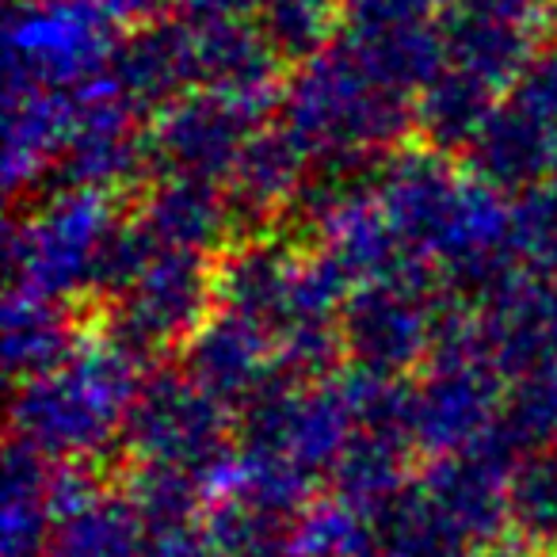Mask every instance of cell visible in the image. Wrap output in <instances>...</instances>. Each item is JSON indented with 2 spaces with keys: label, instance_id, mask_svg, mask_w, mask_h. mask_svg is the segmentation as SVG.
Here are the masks:
<instances>
[{
  "label": "cell",
  "instance_id": "21",
  "mask_svg": "<svg viewBox=\"0 0 557 557\" xmlns=\"http://www.w3.org/2000/svg\"><path fill=\"white\" fill-rule=\"evenodd\" d=\"M511 252L523 271L557 287V184L531 187L511 207Z\"/></svg>",
  "mask_w": 557,
  "mask_h": 557
},
{
  "label": "cell",
  "instance_id": "5",
  "mask_svg": "<svg viewBox=\"0 0 557 557\" xmlns=\"http://www.w3.org/2000/svg\"><path fill=\"white\" fill-rule=\"evenodd\" d=\"M115 24L103 0H32L9 24V85L81 92L108 77Z\"/></svg>",
  "mask_w": 557,
  "mask_h": 557
},
{
  "label": "cell",
  "instance_id": "3",
  "mask_svg": "<svg viewBox=\"0 0 557 557\" xmlns=\"http://www.w3.org/2000/svg\"><path fill=\"white\" fill-rule=\"evenodd\" d=\"M123 447L138 466L191 478L207 488L210 500L230 488L237 470L225 405L176 371H161L141 382L123 428Z\"/></svg>",
  "mask_w": 557,
  "mask_h": 557
},
{
  "label": "cell",
  "instance_id": "4",
  "mask_svg": "<svg viewBox=\"0 0 557 557\" xmlns=\"http://www.w3.org/2000/svg\"><path fill=\"white\" fill-rule=\"evenodd\" d=\"M123 222L115 218L108 191L70 187L47 207L27 214L9 233L12 290L65 302L81 290H100L103 260Z\"/></svg>",
  "mask_w": 557,
  "mask_h": 557
},
{
  "label": "cell",
  "instance_id": "13",
  "mask_svg": "<svg viewBox=\"0 0 557 557\" xmlns=\"http://www.w3.org/2000/svg\"><path fill=\"white\" fill-rule=\"evenodd\" d=\"M54 466L35 450L12 443L4 470V557H42L58 527L54 511Z\"/></svg>",
  "mask_w": 557,
  "mask_h": 557
},
{
  "label": "cell",
  "instance_id": "11",
  "mask_svg": "<svg viewBox=\"0 0 557 557\" xmlns=\"http://www.w3.org/2000/svg\"><path fill=\"white\" fill-rule=\"evenodd\" d=\"M108 81L134 111H153L184 100L187 85H199L195 77L191 35L184 20H164V24L138 27L134 35L119 39L111 54Z\"/></svg>",
  "mask_w": 557,
  "mask_h": 557
},
{
  "label": "cell",
  "instance_id": "18",
  "mask_svg": "<svg viewBox=\"0 0 557 557\" xmlns=\"http://www.w3.org/2000/svg\"><path fill=\"white\" fill-rule=\"evenodd\" d=\"M508 531L531 557L557 554V443L527 450L508 478Z\"/></svg>",
  "mask_w": 557,
  "mask_h": 557
},
{
  "label": "cell",
  "instance_id": "9",
  "mask_svg": "<svg viewBox=\"0 0 557 557\" xmlns=\"http://www.w3.org/2000/svg\"><path fill=\"white\" fill-rule=\"evenodd\" d=\"M478 321L481 348L516 382L557 371V287L531 271H511L485 298Z\"/></svg>",
  "mask_w": 557,
  "mask_h": 557
},
{
  "label": "cell",
  "instance_id": "12",
  "mask_svg": "<svg viewBox=\"0 0 557 557\" xmlns=\"http://www.w3.org/2000/svg\"><path fill=\"white\" fill-rule=\"evenodd\" d=\"M138 225L161 248H184V252L210 256L218 248V240L233 230V210L230 199L218 195L210 184H202V180L169 176L146 199Z\"/></svg>",
  "mask_w": 557,
  "mask_h": 557
},
{
  "label": "cell",
  "instance_id": "23",
  "mask_svg": "<svg viewBox=\"0 0 557 557\" xmlns=\"http://www.w3.org/2000/svg\"><path fill=\"white\" fill-rule=\"evenodd\" d=\"M108 12L115 20H131L138 27H149V24H164L169 12L184 9V0H103Z\"/></svg>",
  "mask_w": 557,
  "mask_h": 557
},
{
  "label": "cell",
  "instance_id": "25",
  "mask_svg": "<svg viewBox=\"0 0 557 557\" xmlns=\"http://www.w3.org/2000/svg\"><path fill=\"white\" fill-rule=\"evenodd\" d=\"M485 557H531V554H523V549H488Z\"/></svg>",
  "mask_w": 557,
  "mask_h": 557
},
{
  "label": "cell",
  "instance_id": "7",
  "mask_svg": "<svg viewBox=\"0 0 557 557\" xmlns=\"http://www.w3.org/2000/svg\"><path fill=\"white\" fill-rule=\"evenodd\" d=\"M447 306L432 295V271L359 287L344 306V351L359 371L397 379V371L432 356L443 333Z\"/></svg>",
  "mask_w": 557,
  "mask_h": 557
},
{
  "label": "cell",
  "instance_id": "16",
  "mask_svg": "<svg viewBox=\"0 0 557 557\" xmlns=\"http://www.w3.org/2000/svg\"><path fill=\"white\" fill-rule=\"evenodd\" d=\"M141 519L126 493L96 488L58 519L42 557H138Z\"/></svg>",
  "mask_w": 557,
  "mask_h": 557
},
{
  "label": "cell",
  "instance_id": "14",
  "mask_svg": "<svg viewBox=\"0 0 557 557\" xmlns=\"http://www.w3.org/2000/svg\"><path fill=\"white\" fill-rule=\"evenodd\" d=\"M306 157L287 134L260 131L252 146L240 153L237 169L230 172V210L233 225L252 218V222H268L283 202L298 199V184H302Z\"/></svg>",
  "mask_w": 557,
  "mask_h": 557
},
{
  "label": "cell",
  "instance_id": "20",
  "mask_svg": "<svg viewBox=\"0 0 557 557\" xmlns=\"http://www.w3.org/2000/svg\"><path fill=\"white\" fill-rule=\"evenodd\" d=\"M341 0H256V27L278 58H313L341 35Z\"/></svg>",
  "mask_w": 557,
  "mask_h": 557
},
{
  "label": "cell",
  "instance_id": "1",
  "mask_svg": "<svg viewBox=\"0 0 557 557\" xmlns=\"http://www.w3.org/2000/svg\"><path fill=\"white\" fill-rule=\"evenodd\" d=\"M138 389V359L111 336L77 344L62 367L24 382L12 409L16 443L47 462L85 466L111 443H123Z\"/></svg>",
  "mask_w": 557,
  "mask_h": 557
},
{
  "label": "cell",
  "instance_id": "10",
  "mask_svg": "<svg viewBox=\"0 0 557 557\" xmlns=\"http://www.w3.org/2000/svg\"><path fill=\"white\" fill-rule=\"evenodd\" d=\"M275 363L278 356L271 336L225 310H214V318L184 348L187 379L207 389L218 405H237V409H245L275 379L271 374Z\"/></svg>",
  "mask_w": 557,
  "mask_h": 557
},
{
  "label": "cell",
  "instance_id": "22",
  "mask_svg": "<svg viewBox=\"0 0 557 557\" xmlns=\"http://www.w3.org/2000/svg\"><path fill=\"white\" fill-rule=\"evenodd\" d=\"M202 519L207 516L169 519V523H141L138 557H214Z\"/></svg>",
  "mask_w": 557,
  "mask_h": 557
},
{
  "label": "cell",
  "instance_id": "19",
  "mask_svg": "<svg viewBox=\"0 0 557 557\" xmlns=\"http://www.w3.org/2000/svg\"><path fill=\"white\" fill-rule=\"evenodd\" d=\"M473 542L443 519V511L409 485L405 496L379 519V554L374 557H473Z\"/></svg>",
  "mask_w": 557,
  "mask_h": 557
},
{
  "label": "cell",
  "instance_id": "6",
  "mask_svg": "<svg viewBox=\"0 0 557 557\" xmlns=\"http://www.w3.org/2000/svg\"><path fill=\"white\" fill-rule=\"evenodd\" d=\"M111 302V341L134 359L164 348H187L218 310L214 256L157 245L138 278Z\"/></svg>",
  "mask_w": 557,
  "mask_h": 557
},
{
  "label": "cell",
  "instance_id": "26",
  "mask_svg": "<svg viewBox=\"0 0 557 557\" xmlns=\"http://www.w3.org/2000/svg\"><path fill=\"white\" fill-rule=\"evenodd\" d=\"M290 557H310V554H302V549H290Z\"/></svg>",
  "mask_w": 557,
  "mask_h": 557
},
{
  "label": "cell",
  "instance_id": "24",
  "mask_svg": "<svg viewBox=\"0 0 557 557\" xmlns=\"http://www.w3.org/2000/svg\"><path fill=\"white\" fill-rule=\"evenodd\" d=\"M187 16H248L256 0H184Z\"/></svg>",
  "mask_w": 557,
  "mask_h": 557
},
{
  "label": "cell",
  "instance_id": "17",
  "mask_svg": "<svg viewBox=\"0 0 557 557\" xmlns=\"http://www.w3.org/2000/svg\"><path fill=\"white\" fill-rule=\"evenodd\" d=\"M207 539L214 557H290L298 516L275 511L240 488H225L207 504Z\"/></svg>",
  "mask_w": 557,
  "mask_h": 557
},
{
  "label": "cell",
  "instance_id": "8",
  "mask_svg": "<svg viewBox=\"0 0 557 557\" xmlns=\"http://www.w3.org/2000/svg\"><path fill=\"white\" fill-rule=\"evenodd\" d=\"M271 108L278 103L202 88L199 96L172 103L161 115L157 134H149V161L161 164L169 176L202 180V184L230 176Z\"/></svg>",
  "mask_w": 557,
  "mask_h": 557
},
{
  "label": "cell",
  "instance_id": "15",
  "mask_svg": "<svg viewBox=\"0 0 557 557\" xmlns=\"http://www.w3.org/2000/svg\"><path fill=\"white\" fill-rule=\"evenodd\" d=\"M77 333L65 318L62 302L12 290L4 310V356H9L12 379L32 382L62 367L77 351Z\"/></svg>",
  "mask_w": 557,
  "mask_h": 557
},
{
  "label": "cell",
  "instance_id": "2",
  "mask_svg": "<svg viewBox=\"0 0 557 557\" xmlns=\"http://www.w3.org/2000/svg\"><path fill=\"white\" fill-rule=\"evenodd\" d=\"M412 119L417 111L409 100L374 81L341 39L306 58L295 81L278 92V131L302 149V157L341 169L397 141Z\"/></svg>",
  "mask_w": 557,
  "mask_h": 557
}]
</instances>
